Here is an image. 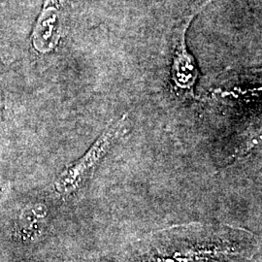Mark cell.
Returning a JSON list of instances; mask_svg holds the SVG:
<instances>
[{"instance_id": "1", "label": "cell", "mask_w": 262, "mask_h": 262, "mask_svg": "<svg viewBox=\"0 0 262 262\" xmlns=\"http://www.w3.org/2000/svg\"><path fill=\"white\" fill-rule=\"evenodd\" d=\"M128 125L126 115L109 124L84 156L58 175L55 183L56 192L61 196H68L83 187L104 157L127 132Z\"/></svg>"}, {"instance_id": "2", "label": "cell", "mask_w": 262, "mask_h": 262, "mask_svg": "<svg viewBox=\"0 0 262 262\" xmlns=\"http://www.w3.org/2000/svg\"><path fill=\"white\" fill-rule=\"evenodd\" d=\"M210 1L211 0H208L200 6L199 9L187 16L174 34L175 48L171 66V79L179 92L187 95H192L194 93V85L196 84L199 71L195 58L188 52L186 43V32L194 16Z\"/></svg>"}, {"instance_id": "3", "label": "cell", "mask_w": 262, "mask_h": 262, "mask_svg": "<svg viewBox=\"0 0 262 262\" xmlns=\"http://www.w3.org/2000/svg\"><path fill=\"white\" fill-rule=\"evenodd\" d=\"M48 216L46 205L42 203L28 205L19 215L15 226V236L24 242L37 239L47 225Z\"/></svg>"}, {"instance_id": "4", "label": "cell", "mask_w": 262, "mask_h": 262, "mask_svg": "<svg viewBox=\"0 0 262 262\" xmlns=\"http://www.w3.org/2000/svg\"><path fill=\"white\" fill-rule=\"evenodd\" d=\"M21 262H35V261H21Z\"/></svg>"}]
</instances>
